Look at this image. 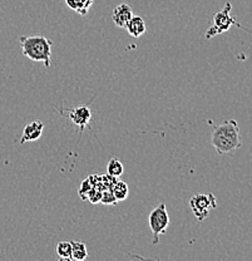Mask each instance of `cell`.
I'll list each match as a JSON object with an SVG mask.
<instances>
[{
  "instance_id": "8992f818",
  "label": "cell",
  "mask_w": 252,
  "mask_h": 261,
  "mask_svg": "<svg viewBox=\"0 0 252 261\" xmlns=\"http://www.w3.org/2000/svg\"><path fill=\"white\" fill-rule=\"evenodd\" d=\"M67 111L68 112L64 116H67L80 129V132H83L92 119L91 108L88 106H79V107L70 108V110Z\"/></svg>"
},
{
  "instance_id": "52a82bcc",
  "label": "cell",
  "mask_w": 252,
  "mask_h": 261,
  "mask_svg": "<svg viewBox=\"0 0 252 261\" xmlns=\"http://www.w3.org/2000/svg\"><path fill=\"white\" fill-rule=\"evenodd\" d=\"M43 130H44V123L42 121L31 122L24 128L23 135H21L20 140H19V143L24 145L25 142H34V141L39 140L43 135Z\"/></svg>"
},
{
  "instance_id": "7c38bea8",
  "label": "cell",
  "mask_w": 252,
  "mask_h": 261,
  "mask_svg": "<svg viewBox=\"0 0 252 261\" xmlns=\"http://www.w3.org/2000/svg\"><path fill=\"white\" fill-rule=\"evenodd\" d=\"M124 172L123 163L117 157H112L107 163V173L113 177H121Z\"/></svg>"
},
{
  "instance_id": "277c9868",
  "label": "cell",
  "mask_w": 252,
  "mask_h": 261,
  "mask_svg": "<svg viewBox=\"0 0 252 261\" xmlns=\"http://www.w3.org/2000/svg\"><path fill=\"white\" fill-rule=\"evenodd\" d=\"M148 225H150L151 232L153 235L152 244L157 245L159 241V236L166 233L170 226V215H168L166 203L162 202L151 211L148 216Z\"/></svg>"
},
{
  "instance_id": "8fae6325",
  "label": "cell",
  "mask_w": 252,
  "mask_h": 261,
  "mask_svg": "<svg viewBox=\"0 0 252 261\" xmlns=\"http://www.w3.org/2000/svg\"><path fill=\"white\" fill-rule=\"evenodd\" d=\"M70 243H72V260L83 261L88 257V249L83 241L74 240Z\"/></svg>"
},
{
  "instance_id": "2e32d148",
  "label": "cell",
  "mask_w": 252,
  "mask_h": 261,
  "mask_svg": "<svg viewBox=\"0 0 252 261\" xmlns=\"http://www.w3.org/2000/svg\"><path fill=\"white\" fill-rule=\"evenodd\" d=\"M241 29H243V31H246V32L251 33V34H252V31H250V29H247V28H245V27H242V28H241Z\"/></svg>"
},
{
  "instance_id": "5bb4252c",
  "label": "cell",
  "mask_w": 252,
  "mask_h": 261,
  "mask_svg": "<svg viewBox=\"0 0 252 261\" xmlns=\"http://www.w3.org/2000/svg\"><path fill=\"white\" fill-rule=\"evenodd\" d=\"M55 251L61 260H66V261L72 260V243H70V241H67V240L59 241V243L57 244Z\"/></svg>"
},
{
  "instance_id": "9c48e42d",
  "label": "cell",
  "mask_w": 252,
  "mask_h": 261,
  "mask_svg": "<svg viewBox=\"0 0 252 261\" xmlns=\"http://www.w3.org/2000/svg\"><path fill=\"white\" fill-rule=\"evenodd\" d=\"M127 32L129 35H132L133 38H139L145 34L147 28H146V23L141 16L133 15L126 25Z\"/></svg>"
},
{
  "instance_id": "3957f363",
  "label": "cell",
  "mask_w": 252,
  "mask_h": 261,
  "mask_svg": "<svg viewBox=\"0 0 252 261\" xmlns=\"http://www.w3.org/2000/svg\"><path fill=\"white\" fill-rule=\"evenodd\" d=\"M231 10H232V4L230 2L226 3V5L223 7V9H221L219 12H217L213 16L212 20V25L207 29L206 32L205 38L207 40L212 39L215 38L216 35L222 34V33H226L230 31L232 25L241 28V24L236 21V19L234 16H231Z\"/></svg>"
},
{
  "instance_id": "ba28073f",
  "label": "cell",
  "mask_w": 252,
  "mask_h": 261,
  "mask_svg": "<svg viewBox=\"0 0 252 261\" xmlns=\"http://www.w3.org/2000/svg\"><path fill=\"white\" fill-rule=\"evenodd\" d=\"M132 16H133V10L128 4H119L112 12V20L118 28H126Z\"/></svg>"
},
{
  "instance_id": "7a4b0ae2",
  "label": "cell",
  "mask_w": 252,
  "mask_h": 261,
  "mask_svg": "<svg viewBox=\"0 0 252 261\" xmlns=\"http://www.w3.org/2000/svg\"><path fill=\"white\" fill-rule=\"evenodd\" d=\"M21 51L28 59L33 62H42L45 68L50 67L51 45L53 42L43 35H28L19 38Z\"/></svg>"
},
{
  "instance_id": "30bf717a",
  "label": "cell",
  "mask_w": 252,
  "mask_h": 261,
  "mask_svg": "<svg viewBox=\"0 0 252 261\" xmlns=\"http://www.w3.org/2000/svg\"><path fill=\"white\" fill-rule=\"evenodd\" d=\"M67 7L79 15H87L93 5V0H64Z\"/></svg>"
},
{
  "instance_id": "9a60e30c",
  "label": "cell",
  "mask_w": 252,
  "mask_h": 261,
  "mask_svg": "<svg viewBox=\"0 0 252 261\" xmlns=\"http://www.w3.org/2000/svg\"><path fill=\"white\" fill-rule=\"evenodd\" d=\"M101 202L104 203V205H115V203H117V200H116L115 195H113L112 190H104V191L102 192V196H101Z\"/></svg>"
},
{
  "instance_id": "6da1fadb",
  "label": "cell",
  "mask_w": 252,
  "mask_h": 261,
  "mask_svg": "<svg viewBox=\"0 0 252 261\" xmlns=\"http://www.w3.org/2000/svg\"><path fill=\"white\" fill-rule=\"evenodd\" d=\"M211 143L215 147L216 152L221 156H231L238 148L241 142L240 127L236 119H226L215 127L211 137Z\"/></svg>"
},
{
  "instance_id": "5b68a950",
  "label": "cell",
  "mask_w": 252,
  "mask_h": 261,
  "mask_svg": "<svg viewBox=\"0 0 252 261\" xmlns=\"http://www.w3.org/2000/svg\"><path fill=\"white\" fill-rule=\"evenodd\" d=\"M189 207L199 221H203L211 210L217 207L213 194H196L189 198Z\"/></svg>"
},
{
  "instance_id": "4fadbf2b",
  "label": "cell",
  "mask_w": 252,
  "mask_h": 261,
  "mask_svg": "<svg viewBox=\"0 0 252 261\" xmlns=\"http://www.w3.org/2000/svg\"><path fill=\"white\" fill-rule=\"evenodd\" d=\"M112 192H113V195H115L117 202H118V201H124L127 197H128V195H129L128 185H127L124 181L117 179V181H116V184L113 185Z\"/></svg>"
}]
</instances>
